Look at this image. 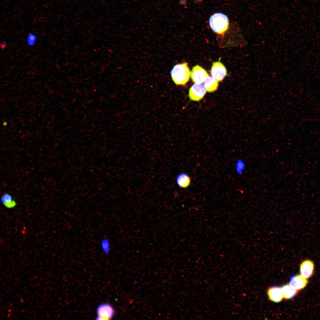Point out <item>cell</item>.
<instances>
[{
  "label": "cell",
  "mask_w": 320,
  "mask_h": 320,
  "mask_svg": "<svg viewBox=\"0 0 320 320\" xmlns=\"http://www.w3.org/2000/svg\"><path fill=\"white\" fill-rule=\"evenodd\" d=\"M211 74L218 81H222L227 75L226 68L220 61L213 63Z\"/></svg>",
  "instance_id": "cell-4"
},
{
  "label": "cell",
  "mask_w": 320,
  "mask_h": 320,
  "mask_svg": "<svg viewBox=\"0 0 320 320\" xmlns=\"http://www.w3.org/2000/svg\"><path fill=\"white\" fill-rule=\"evenodd\" d=\"M7 208L11 209L14 208L16 205V202L13 199L11 201L3 204Z\"/></svg>",
  "instance_id": "cell-17"
},
{
  "label": "cell",
  "mask_w": 320,
  "mask_h": 320,
  "mask_svg": "<svg viewBox=\"0 0 320 320\" xmlns=\"http://www.w3.org/2000/svg\"><path fill=\"white\" fill-rule=\"evenodd\" d=\"M97 311L98 316L103 318L104 320L111 319L113 317L114 313L113 306L107 303L100 305L98 306Z\"/></svg>",
  "instance_id": "cell-6"
},
{
  "label": "cell",
  "mask_w": 320,
  "mask_h": 320,
  "mask_svg": "<svg viewBox=\"0 0 320 320\" xmlns=\"http://www.w3.org/2000/svg\"><path fill=\"white\" fill-rule=\"evenodd\" d=\"M206 91L212 92L216 91L218 86V81L212 76H209L203 82Z\"/></svg>",
  "instance_id": "cell-10"
},
{
  "label": "cell",
  "mask_w": 320,
  "mask_h": 320,
  "mask_svg": "<svg viewBox=\"0 0 320 320\" xmlns=\"http://www.w3.org/2000/svg\"><path fill=\"white\" fill-rule=\"evenodd\" d=\"M100 246L103 251L106 255L110 252L111 244L108 239L106 238L102 239L100 242Z\"/></svg>",
  "instance_id": "cell-14"
},
{
  "label": "cell",
  "mask_w": 320,
  "mask_h": 320,
  "mask_svg": "<svg viewBox=\"0 0 320 320\" xmlns=\"http://www.w3.org/2000/svg\"><path fill=\"white\" fill-rule=\"evenodd\" d=\"M267 293L270 300L275 303L281 302L283 297L281 288L278 286L269 288Z\"/></svg>",
  "instance_id": "cell-9"
},
{
  "label": "cell",
  "mask_w": 320,
  "mask_h": 320,
  "mask_svg": "<svg viewBox=\"0 0 320 320\" xmlns=\"http://www.w3.org/2000/svg\"><path fill=\"white\" fill-rule=\"evenodd\" d=\"M7 123L6 121H4L3 123V125L4 126H6L7 125Z\"/></svg>",
  "instance_id": "cell-19"
},
{
  "label": "cell",
  "mask_w": 320,
  "mask_h": 320,
  "mask_svg": "<svg viewBox=\"0 0 320 320\" xmlns=\"http://www.w3.org/2000/svg\"><path fill=\"white\" fill-rule=\"evenodd\" d=\"M209 21L211 29L217 33L223 34L228 29V18L226 15L222 13L213 14L210 17Z\"/></svg>",
  "instance_id": "cell-2"
},
{
  "label": "cell",
  "mask_w": 320,
  "mask_h": 320,
  "mask_svg": "<svg viewBox=\"0 0 320 320\" xmlns=\"http://www.w3.org/2000/svg\"><path fill=\"white\" fill-rule=\"evenodd\" d=\"M191 77L193 82L195 83H201L204 82L209 75L206 71L198 65L194 66L191 72Z\"/></svg>",
  "instance_id": "cell-5"
},
{
  "label": "cell",
  "mask_w": 320,
  "mask_h": 320,
  "mask_svg": "<svg viewBox=\"0 0 320 320\" xmlns=\"http://www.w3.org/2000/svg\"><path fill=\"white\" fill-rule=\"evenodd\" d=\"M308 281L301 275L292 276L290 277L289 284L296 290L303 289L307 285Z\"/></svg>",
  "instance_id": "cell-8"
},
{
  "label": "cell",
  "mask_w": 320,
  "mask_h": 320,
  "mask_svg": "<svg viewBox=\"0 0 320 320\" xmlns=\"http://www.w3.org/2000/svg\"><path fill=\"white\" fill-rule=\"evenodd\" d=\"M172 79L177 85H184L189 81L191 72L187 63L176 64L171 72Z\"/></svg>",
  "instance_id": "cell-1"
},
{
  "label": "cell",
  "mask_w": 320,
  "mask_h": 320,
  "mask_svg": "<svg viewBox=\"0 0 320 320\" xmlns=\"http://www.w3.org/2000/svg\"><path fill=\"white\" fill-rule=\"evenodd\" d=\"M1 48L2 49L5 48L7 46V43L5 41H3L1 44Z\"/></svg>",
  "instance_id": "cell-18"
},
{
  "label": "cell",
  "mask_w": 320,
  "mask_h": 320,
  "mask_svg": "<svg viewBox=\"0 0 320 320\" xmlns=\"http://www.w3.org/2000/svg\"><path fill=\"white\" fill-rule=\"evenodd\" d=\"M246 168V164L241 158H239L237 160L235 164V169L237 174L240 175L242 174Z\"/></svg>",
  "instance_id": "cell-13"
},
{
  "label": "cell",
  "mask_w": 320,
  "mask_h": 320,
  "mask_svg": "<svg viewBox=\"0 0 320 320\" xmlns=\"http://www.w3.org/2000/svg\"><path fill=\"white\" fill-rule=\"evenodd\" d=\"M13 199L12 195L7 193L4 194L1 198V202L3 204L9 202Z\"/></svg>",
  "instance_id": "cell-16"
},
{
  "label": "cell",
  "mask_w": 320,
  "mask_h": 320,
  "mask_svg": "<svg viewBox=\"0 0 320 320\" xmlns=\"http://www.w3.org/2000/svg\"><path fill=\"white\" fill-rule=\"evenodd\" d=\"M37 38L36 35L35 33L32 32L29 33L26 40V43L29 46H34L35 44Z\"/></svg>",
  "instance_id": "cell-15"
},
{
  "label": "cell",
  "mask_w": 320,
  "mask_h": 320,
  "mask_svg": "<svg viewBox=\"0 0 320 320\" xmlns=\"http://www.w3.org/2000/svg\"><path fill=\"white\" fill-rule=\"evenodd\" d=\"M206 92V89L202 83H195L190 88L188 96L191 100L199 101L203 98Z\"/></svg>",
  "instance_id": "cell-3"
},
{
  "label": "cell",
  "mask_w": 320,
  "mask_h": 320,
  "mask_svg": "<svg viewBox=\"0 0 320 320\" xmlns=\"http://www.w3.org/2000/svg\"><path fill=\"white\" fill-rule=\"evenodd\" d=\"M314 265L313 262L311 260H304L301 263L300 266L301 275L306 279L310 278L313 274Z\"/></svg>",
  "instance_id": "cell-7"
},
{
  "label": "cell",
  "mask_w": 320,
  "mask_h": 320,
  "mask_svg": "<svg viewBox=\"0 0 320 320\" xmlns=\"http://www.w3.org/2000/svg\"><path fill=\"white\" fill-rule=\"evenodd\" d=\"M281 289L283 297L286 299L293 298L296 294L297 290L293 288L289 284H286L282 287Z\"/></svg>",
  "instance_id": "cell-12"
},
{
  "label": "cell",
  "mask_w": 320,
  "mask_h": 320,
  "mask_svg": "<svg viewBox=\"0 0 320 320\" xmlns=\"http://www.w3.org/2000/svg\"><path fill=\"white\" fill-rule=\"evenodd\" d=\"M176 182L178 185L181 188H186L190 185L191 179L190 177L186 173H182L180 174L177 176L176 179Z\"/></svg>",
  "instance_id": "cell-11"
}]
</instances>
